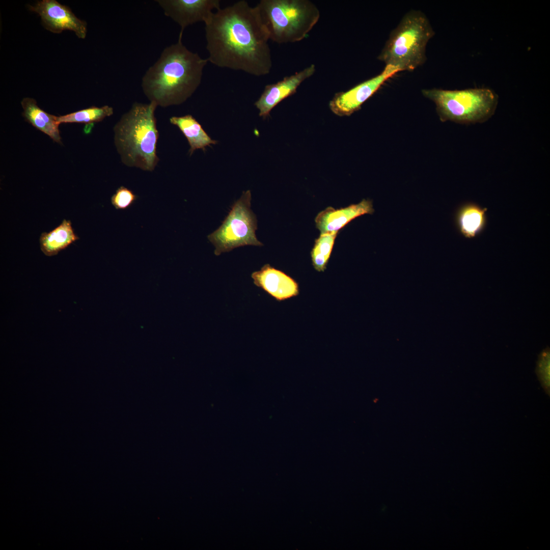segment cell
Returning a JSON list of instances; mask_svg holds the SVG:
<instances>
[{
    "mask_svg": "<svg viewBox=\"0 0 550 550\" xmlns=\"http://www.w3.org/2000/svg\"><path fill=\"white\" fill-rule=\"evenodd\" d=\"M205 31L208 62L256 76L269 73V35L256 6L241 0L219 8L205 23Z\"/></svg>",
    "mask_w": 550,
    "mask_h": 550,
    "instance_id": "obj_1",
    "label": "cell"
},
{
    "mask_svg": "<svg viewBox=\"0 0 550 550\" xmlns=\"http://www.w3.org/2000/svg\"><path fill=\"white\" fill-rule=\"evenodd\" d=\"M208 61L188 49L182 38L162 51L145 72L141 86L144 93L157 106L184 102L200 86Z\"/></svg>",
    "mask_w": 550,
    "mask_h": 550,
    "instance_id": "obj_2",
    "label": "cell"
},
{
    "mask_svg": "<svg viewBox=\"0 0 550 550\" xmlns=\"http://www.w3.org/2000/svg\"><path fill=\"white\" fill-rule=\"evenodd\" d=\"M157 107L154 102H135L114 126L115 144L125 166L152 172L157 165Z\"/></svg>",
    "mask_w": 550,
    "mask_h": 550,
    "instance_id": "obj_3",
    "label": "cell"
},
{
    "mask_svg": "<svg viewBox=\"0 0 550 550\" xmlns=\"http://www.w3.org/2000/svg\"><path fill=\"white\" fill-rule=\"evenodd\" d=\"M434 31L426 15L412 10L391 32L377 59L401 71H411L426 61V48Z\"/></svg>",
    "mask_w": 550,
    "mask_h": 550,
    "instance_id": "obj_4",
    "label": "cell"
},
{
    "mask_svg": "<svg viewBox=\"0 0 550 550\" xmlns=\"http://www.w3.org/2000/svg\"><path fill=\"white\" fill-rule=\"evenodd\" d=\"M256 6L269 40L278 44L302 40L320 17L319 9L310 0H261Z\"/></svg>",
    "mask_w": 550,
    "mask_h": 550,
    "instance_id": "obj_5",
    "label": "cell"
},
{
    "mask_svg": "<svg viewBox=\"0 0 550 550\" xmlns=\"http://www.w3.org/2000/svg\"><path fill=\"white\" fill-rule=\"evenodd\" d=\"M422 92L435 103L442 121L483 123L493 115L498 104V95L486 88L456 90L433 88Z\"/></svg>",
    "mask_w": 550,
    "mask_h": 550,
    "instance_id": "obj_6",
    "label": "cell"
},
{
    "mask_svg": "<svg viewBox=\"0 0 550 550\" xmlns=\"http://www.w3.org/2000/svg\"><path fill=\"white\" fill-rule=\"evenodd\" d=\"M251 193L243 191L231 207L221 226L208 235V240L215 247L214 254L229 252L245 245H263L256 237L257 220L251 209Z\"/></svg>",
    "mask_w": 550,
    "mask_h": 550,
    "instance_id": "obj_7",
    "label": "cell"
},
{
    "mask_svg": "<svg viewBox=\"0 0 550 550\" xmlns=\"http://www.w3.org/2000/svg\"><path fill=\"white\" fill-rule=\"evenodd\" d=\"M400 70L392 65H386L379 74L368 79L345 92L335 94L329 101V107L335 115L348 116L359 110L361 105L383 84Z\"/></svg>",
    "mask_w": 550,
    "mask_h": 550,
    "instance_id": "obj_8",
    "label": "cell"
},
{
    "mask_svg": "<svg viewBox=\"0 0 550 550\" xmlns=\"http://www.w3.org/2000/svg\"><path fill=\"white\" fill-rule=\"evenodd\" d=\"M30 11L38 14L44 27L54 33L64 30L73 31L80 39H85L87 23L77 18L70 9L56 0H42L29 6Z\"/></svg>",
    "mask_w": 550,
    "mask_h": 550,
    "instance_id": "obj_9",
    "label": "cell"
},
{
    "mask_svg": "<svg viewBox=\"0 0 550 550\" xmlns=\"http://www.w3.org/2000/svg\"><path fill=\"white\" fill-rule=\"evenodd\" d=\"M166 16L171 18L181 28L179 38H182L184 29L197 22L204 23L214 10L220 8L219 0H157Z\"/></svg>",
    "mask_w": 550,
    "mask_h": 550,
    "instance_id": "obj_10",
    "label": "cell"
},
{
    "mask_svg": "<svg viewBox=\"0 0 550 550\" xmlns=\"http://www.w3.org/2000/svg\"><path fill=\"white\" fill-rule=\"evenodd\" d=\"M314 64L286 76L281 80L267 85L255 105L259 110V115L263 119L269 115L270 111L282 100L294 94L300 84L311 77L315 72Z\"/></svg>",
    "mask_w": 550,
    "mask_h": 550,
    "instance_id": "obj_11",
    "label": "cell"
},
{
    "mask_svg": "<svg viewBox=\"0 0 550 550\" xmlns=\"http://www.w3.org/2000/svg\"><path fill=\"white\" fill-rule=\"evenodd\" d=\"M251 277L256 286L278 301L297 296L299 293L298 284L295 280L268 264L253 272Z\"/></svg>",
    "mask_w": 550,
    "mask_h": 550,
    "instance_id": "obj_12",
    "label": "cell"
},
{
    "mask_svg": "<svg viewBox=\"0 0 550 550\" xmlns=\"http://www.w3.org/2000/svg\"><path fill=\"white\" fill-rule=\"evenodd\" d=\"M374 212L372 201L363 199L358 204L338 209L328 207L317 214L315 222L321 233L339 232L356 217Z\"/></svg>",
    "mask_w": 550,
    "mask_h": 550,
    "instance_id": "obj_13",
    "label": "cell"
},
{
    "mask_svg": "<svg viewBox=\"0 0 550 550\" xmlns=\"http://www.w3.org/2000/svg\"><path fill=\"white\" fill-rule=\"evenodd\" d=\"M21 104L23 110L22 116L27 122L48 135L54 142L62 143L59 128L60 124L57 120V116L44 111L32 98H24Z\"/></svg>",
    "mask_w": 550,
    "mask_h": 550,
    "instance_id": "obj_14",
    "label": "cell"
},
{
    "mask_svg": "<svg viewBox=\"0 0 550 550\" xmlns=\"http://www.w3.org/2000/svg\"><path fill=\"white\" fill-rule=\"evenodd\" d=\"M486 208L474 203L462 205L457 211L456 223L459 232L464 237L473 238L481 233L487 224Z\"/></svg>",
    "mask_w": 550,
    "mask_h": 550,
    "instance_id": "obj_15",
    "label": "cell"
},
{
    "mask_svg": "<svg viewBox=\"0 0 550 550\" xmlns=\"http://www.w3.org/2000/svg\"><path fill=\"white\" fill-rule=\"evenodd\" d=\"M78 239L70 221L64 219L52 230L41 233L39 238L40 249L46 256H54Z\"/></svg>",
    "mask_w": 550,
    "mask_h": 550,
    "instance_id": "obj_16",
    "label": "cell"
},
{
    "mask_svg": "<svg viewBox=\"0 0 550 550\" xmlns=\"http://www.w3.org/2000/svg\"><path fill=\"white\" fill-rule=\"evenodd\" d=\"M170 122L177 126L187 139L190 146V155L196 150H205L206 147L217 143L208 135L201 124L191 115L173 116L170 118Z\"/></svg>",
    "mask_w": 550,
    "mask_h": 550,
    "instance_id": "obj_17",
    "label": "cell"
},
{
    "mask_svg": "<svg viewBox=\"0 0 550 550\" xmlns=\"http://www.w3.org/2000/svg\"><path fill=\"white\" fill-rule=\"evenodd\" d=\"M338 232L321 233L311 251L312 264L316 270L324 271L329 259Z\"/></svg>",
    "mask_w": 550,
    "mask_h": 550,
    "instance_id": "obj_18",
    "label": "cell"
},
{
    "mask_svg": "<svg viewBox=\"0 0 550 550\" xmlns=\"http://www.w3.org/2000/svg\"><path fill=\"white\" fill-rule=\"evenodd\" d=\"M113 108L108 105L102 107L91 106L65 115L57 116V120L62 123H81L93 124L102 121L113 114Z\"/></svg>",
    "mask_w": 550,
    "mask_h": 550,
    "instance_id": "obj_19",
    "label": "cell"
},
{
    "mask_svg": "<svg viewBox=\"0 0 550 550\" xmlns=\"http://www.w3.org/2000/svg\"><path fill=\"white\" fill-rule=\"evenodd\" d=\"M536 373L545 393L549 396V348L546 347L538 356Z\"/></svg>",
    "mask_w": 550,
    "mask_h": 550,
    "instance_id": "obj_20",
    "label": "cell"
},
{
    "mask_svg": "<svg viewBox=\"0 0 550 550\" xmlns=\"http://www.w3.org/2000/svg\"><path fill=\"white\" fill-rule=\"evenodd\" d=\"M138 197L131 189L120 186L111 197V203L117 210H126L136 201Z\"/></svg>",
    "mask_w": 550,
    "mask_h": 550,
    "instance_id": "obj_21",
    "label": "cell"
}]
</instances>
